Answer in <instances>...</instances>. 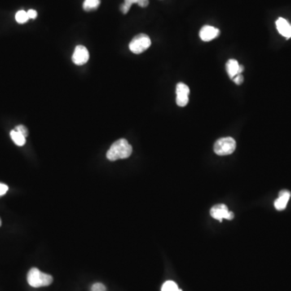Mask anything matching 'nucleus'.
<instances>
[{
  "instance_id": "nucleus-1",
  "label": "nucleus",
  "mask_w": 291,
  "mask_h": 291,
  "mask_svg": "<svg viewBox=\"0 0 291 291\" xmlns=\"http://www.w3.org/2000/svg\"><path fill=\"white\" fill-rule=\"evenodd\" d=\"M133 148L127 140L124 138L119 139L112 143L108 152L107 159L110 161H116L121 159H126L131 155Z\"/></svg>"
},
{
  "instance_id": "nucleus-9",
  "label": "nucleus",
  "mask_w": 291,
  "mask_h": 291,
  "mask_svg": "<svg viewBox=\"0 0 291 291\" xmlns=\"http://www.w3.org/2000/svg\"><path fill=\"white\" fill-rule=\"evenodd\" d=\"M226 67L227 73L231 80H233L238 75H240L244 71V67L242 65H239L237 61L235 60V59H230L226 63Z\"/></svg>"
},
{
  "instance_id": "nucleus-4",
  "label": "nucleus",
  "mask_w": 291,
  "mask_h": 291,
  "mask_svg": "<svg viewBox=\"0 0 291 291\" xmlns=\"http://www.w3.org/2000/svg\"><path fill=\"white\" fill-rule=\"evenodd\" d=\"M151 45L150 37L144 33L137 35L129 43V50L134 54H142L148 49Z\"/></svg>"
},
{
  "instance_id": "nucleus-2",
  "label": "nucleus",
  "mask_w": 291,
  "mask_h": 291,
  "mask_svg": "<svg viewBox=\"0 0 291 291\" xmlns=\"http://www.w3.org/2000/svg\"><path fill=\"white\" fill-rule=\"evenodd\" d=\"M27 281L29 286L34 288L48 287L53 283V277L40 271L37 268H32L28 271Z\"/></svg>"
},
{
  "instance_id": "nucleus-22",
  "label": "nucleus",
  "mask_w": 291,
  "mask_h": 291,
  "mask_svg": "<svg viewBox=\"0 0 291 291\" xmlns=\"http://www.w3.org/2000/svg\"><path fill=\"white\" fill-rule=\"evenodd\" d=\"M2 224V222H1V218H0V226Z\"/></svg>"
},
{
  "instance_id": "nucleus-3",
  "label": "nucleus",
  "mask_w": 291,
  "mask_h": 291,
  "mask_svg": "<svg viewBox=\"0 0 291 291\" xmlns=\"http://www.w3.org/2000/svg\"><path fill=\"white\" fill-rule=\"evenodd\" d=\"M236 148V142L231 137L218 139L214 144L213 151L218 155H229L232 154Z\"/></svg>"
},
{
  "instance_id": "nucleus-6",
  "label": "nucleus",
  "mask_w": 291,
  "mask_h": 291,
  "mask_svg": "<svg viewBox=\"0 0 291 291\" xmlns=\"http://www.w3.org/2000/svg\"><path fill=\"white\" fill-rule=\"evenodd\" d=\"M177 103L180 107H185L189 103V95H190V88L184 84L179 83L177 85Z\"/></svg>"
},
{
  "instance_id": "nucleus-16",
  "label": "nucleus",
  "mask_w": 291,
  "mask_h": 291,
  "mask_svg": "<svg viewBox=\"0 0 291 291\" xmlns=\"http://www.w3.org/2000/svg\"><path fill=\"white\" fill-rule=\"evenodd\" d=\"M139 0H125V2L121 6V11L123 14H126L129 11V9L131 7L132 5L134 3H137Z\"/></svg>"
},
{
  "instance_id": "nucleus-5",
  "label": "nucleus",
  "mask_w": 291,
  "mask_h": 291,
  "mask_svg": "<svg viewBox=\"0 0 291 291\" xmlns=\"http://www.w3.org/2000/svg\"><path fill=\"white\" fill-rule=\"evenodd\" d=\"M210 215L212 218L222 222V219L231 220L234 218V213L230 212L226 205L223 204H218L212 207L210 209Z\"/></svg>"
},
{
  "instance_id": "nucleus-19",
  "label": "nucleus",
  "mask_w": 291,
  "mask_h": 291,
  "mask_svg": "<svg viewBox=\"0 0 291 291\" xmlns=\"http://www.w3.org/2000/svg\"><path fill=\"white\" fill-rule=\"evenodd\" d=\"M8 190V187L4 184L0 183V196H3Z\"/></svg>"
},
{
  "instance_id": "nucleus-7",
  "label": "nucleus",
  "mask_w": 291,
  "mask_h": 291,
  "mask_svg": "<svg viewBox=\"0 0 291 291\" xmlns=\"http://www.w3.org/2000/svg\"><path fill=\"white\" fill-rule=\"evenodd\" d=\"M89 59V53L88 49L84 45H77L72 55L73 63L78 66H81L88 63Z\"/></svg>"
},
{
  "instance_id": "nucleus-21",
  "label": "nucleus",
  "mask_w": 291,
  "mask_h": 291,
  "mask_svg": "<svg viewBox=\"0 0 291 291\" xmlns=\"http://www.w3.org/2000/svg\"><path fill=\"white\" fill-rule=\"evenodd\" d=\"M28 13V17L29 19H36V17L37 16V11L33 10V9H30V10H28L27 11Z\"/></svg>"
},
{
  "instance_id": "nucleus-11",
  "label": "nucleus",
  "mask_w": 291,
  "mask_h": 291,
  "mask_svg": "<svg viewBox=\"0 0 291 291\" xmlns=\"http://www.w3.org/2000/svg\"><path fill=\"white\" fill-rule=\"evenodd\" d=\"M276 26L278 32L281 35H283V37H287V39L291 38V25L287 19H284V18H279L276 21Z\"/></svg>"
},
{
  "instance_id": "nucleus-14",
  "label": "nucleus",
  "mask_w": 291,
  "mask_h": 291,
  "mask_svg": "<svg viewBox=\"0 0 291 291\" xmlns=\"http://www.w3.org/2000/svg\"><path fill=\"white\" fill-rule=\"evenodd\" d=\"M161 291H182L178 288L177 283L173 281H168L162 287Z\"/></svg>"
},
{
  "instance_id": "nucleus-20",
  "label": "nucleus",
  "mask_w": 291,
  "mask_h": 291,
  "mask_svg": "<svg viewBox=\"0 0 291 291\" xmlns=\"http://www.w3.org/2000/svg\"><path fill=\"white\" fill-rule=\"evenodd\" d=\"M233 80H234L235 84H237V85H240L243 83V81H244V76H242L241 74H240V75H238V76H235Z\"/></svg>"
},
{
  "instance_id": "nucleus-15",
  "label": "nucleus",
  "mask_w": 291,
  "mask_h": 291,
  "mask_svg": "<svg viewBox=\"0 0 291 291\" xmlns=\"http://www.w3.org/2000/svg\"><path fill=\"white\" fill-rule=\"evenodd\" d=\"M29 19L28 17V13L24 10H20L15 14V20L19 23V24H24Z\"/></svg>"
},
{
  "instance_id": "nucleus-18",
  "label": "nucleus",
  "mask_w": 291,
  "mask_h": 291,
  "mask_svg": "<svg viewBox=\"0 0 291 291\" xmlns=\"http://www.w3.org/2000/svg\"><path fill=\"white\" fill-rule=\"evenodd\" d=\"M15 130L16 131L19 132V134H21L22 135H24V137H27L28 135V131L27 128L23 125H17L16 127H15Z\"/></svg>"
},
{
  "instance_id": "nucleus-8",
  "label": "nucleus",
  "mask_w": 291,
  "mask_h": 291,
  "mask_svg": "<svg viewBox=\"0 0 291 291\" xmlns=\"http://www.w3.org/2000/svg\"><path fill=\"white\" fill-rule=\"evenodd\" d=\"M220 31L213 26L205 25L200 30V37L203 41H210L219 35Z\"/></svg>"
},
{
  "instance_id": "nucleus-13",
  "label": "nucleus",
  "mask_w": 291,
  "mask_h": 291,
  "mask_svg": "<svg viewBox=\"0 0 291 291\" xmlns=\"http://www.w3.org/2000/svg\"><path fill=\"white\" fill-rule=\"evenodd\" d=\"M100 0H85L83 4V8L86 11H93L99 7Z\"/></svg>"
},
{
  "instance_id": "nucleus-12",
  "label": "nucleus",
  "mask_w": 291,
  "mask_h": 291,
  "mask_svg": "<svg viewBox=\"0 0 291 291\" xmlns=\"http://www.w3.org/2000/svg\"><path fill=\"white\" fill-rule=\"evenodd\" d=\"M10 135H11V139H12L13 142H15V145H17L19 147H22L25 144V137L22 135L21 134H19V132L16 131L15 129L11 130Z\"/></svg>"
},
{
  "instance_id": "nucleus-10",
  "label": "nucleus",
  "mask_w": 291,
  "mask_h": 291,
  "mask_svg": "<svg viewBox=\"0 0 291 291\" xmlns=\"http://www.w3.org/2000/svg\"><path fill=\"white\" fill-rule=\"evenodd\" d=\"M291 194L288 191V190H282L279 193V196L278 198L275 200L274 202V206L278 210H283L286 209L288 201H289L290 198H291Z\"/></svg>"
},
{
  "instance_id": "nucleus-17",
  "label": "nucleus",
  "mask_w": 291,
  "mask_h": 291,
  "mask_svg": "<svg viewBox=\"0 0 291 291\" xmlns=\"http://www.w3.org/2000/svg\"><path fill=\"white\" fill-rule=\"evenodd\" d=\"M91 291H107L104 285L102 283H95L91 287Z\"/></svg>"
}]
</instances>
